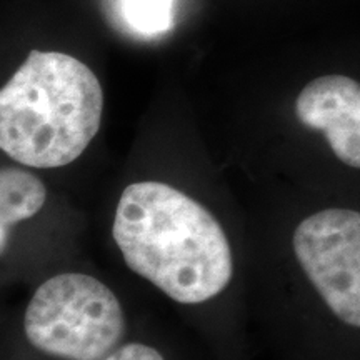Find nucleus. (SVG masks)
Here are the masks:
<instances>
[{
  "label": "nucleus",
  "mask_w": 360,
  "mask_h": 360,
  "mask_svg": "<svg viewBox=\"0 0 360 360\" xmlns=\"http://www.w3.org/2000/svg\"><path fill=\"white\" fill-rule=\"evenodd\" d=\"M112 236L130 270L179 304L207 302L232 281L233 257L222 225L164 182L124 188Z\"/></svg>",
  "instance_id": "obj_1"
},
{
  "label": "nucleus",
  "mask_w": 360,
  "mask_h": 360,
  "mask_svg": "<svg viewBox=\"0 0 360 360\" xmlns=\"http://www.w3.org/2000/svg\"><path fill=\"white\" fill-rule=\"evenodd\" d=\"M102 110L101 82L84 62L32 51L0 90V147L27 167H64L94 141Z\"/></svg>",
  "instance_id": "obj_2"
},
{
  "label": "nucleus",
  "mask_w": 360,
  "mask_h": 360,
  "mask_svg": "<svg viewBox=\"0 0 360 360\" xmlns=\"http://www.w3.org/2000/svg\"><path fill=\"white\" fill-rule=\"evenodd\" d=\"M27 340L65 360H102L125 334L117 295L87 274H58L35 290L24 315Z\"/></svg>",
  "instance_id": "obj_3"
},
{
  "label": "nucleus",
  "mask_w": 360,
  "mask_h": 360,
  "mask_svg": "<svg viewBox=\"0 0 360 360\" xmlns=\"http://www.w3.org/2000/svg\"><path fill=\"white\" fill-rule=\"evenodd\" d=\"M295 257L332 314L360 328V212L326 209L297 225Z\"/></svg>",
  "instance_id": "obj_4"
},
{
  "label": "nucleus",
  "mask_w": 360,
  "mask_h": 360,
  "mask_svg": "<svg viewBox=\"0 0 360 360\" xmlns=\"http://www.w3.org/2000/svg\"><path fill=\"white\" fill-rule=\"evenodd\" d=\"M295 115L307 129L323 134L337 159L360 169V84L345 75H322L305 85Z\"/></svg>",
  "instance_id": "obj_5"
},
{
  "label": "nucleus",
  "mask_w": 360,
  "mask_h": 360,
  "mask_svg": "<svg viewBox=\"0 0 360 360\" xmlns=\"http://www.w3.org/2000/svg\"><path fill=\"white\" fill-rule=\"evenodd\" d=\"M47 200V188L37 175L19 167L0 170V247L6 252L15 224L37 215Z\"/></svg>",
  "instance_id": "obj_6"
},
{
  "label": "nucleus",
  "mask_w": 360,
  "mask_h": 360,
  "mask_svg": "<svg viewBox=\"0 0 360 360\" xmlns=\"http://www.w3.org/2000/svg\"><path fill=\"white\" fill-rule=\"evenodd\" d=\"M125 19L135 30L159 34L170 27L172 0H124Z\"/></svg>",
  "instance_id": "obj_7"
},
{
  "label": "nucleus",
  "mask_w": 360,
  "mask_h": 360,
  "mask_svg": "<svg viewBox=\"0 0 360 360\" xmlns=\"http://www.w3.org/2000/svg\"><path fill=\"white\" fill-rule=\"evenodd\" d=\"M102 360H164V357L155 349L134 342V344L122 345L120 349L112 350Z\"/></svg>",
  "instance_id": "obj_8"
}]
</instances>
